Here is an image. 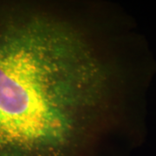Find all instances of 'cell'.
<instances>
[{
	"instance_id": "obj_1",
	"label": "cell",
	"mask_w": 156,
	"mask_h": 156,
	"mask_svg": "<svg viewBox=\"0 0 156 156\" xmlns=\"http://www.w3.org/2000/svg\"><path fill=\"white\" fill-rule=\"evenodd\" d=\"M104 80L72 29L0 12V156L80 155Z\"/></svg>"
}]
</instances>
